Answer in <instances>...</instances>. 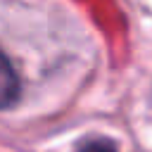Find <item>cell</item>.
<instances>
[{"mask_svg": "<svg viewBox=\"0 0 152 152\" xmlns=\"http://www.w3.org/2000/svg\"><path fill=\"white\" fill-rule=\"evenodd\" d=\"M21 95V81L10 57L0 50V109L12 107Z\"/></svg>", "mask_w": 152, "mask_h": 152, "instance_id": "cell-1", "label": "cell"}, {"mask_svg": "<svg viewBox=\"0 0 152 152\" xmlns=\"http://www.w3.org/2000/svg\"><path fill=\"white\" fill-rule=\"evenodd\" d=\"M76 152H116V145L109 138H90L76 147Z\"/></svg>", "mask_w": 152, "mask_h": 152, "instance_id": "cell-2", "label": "cell"}]
</instances>
